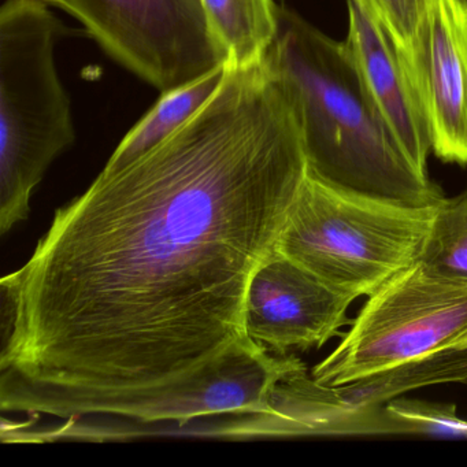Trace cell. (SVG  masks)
<instances>
[{
    "label": "cell",
    "mask_w": 467,
    "mask_h": 467,
    "mask_svg": "<svg viewBox=\"0 0 467 467\" xmlns=\"http://www.w3.org/2000/svg\"><path fill=\"white\" fill-rule=\"evenodd\" d=\"M305 368L299 359L277 355L247 337L201 374L117 420L177 429L221 415L273 414V393L281 379Z\"/></svg>",
    "instance_id": "cell-9"
},
{
    "label": "cell",
    "mask_w": 467,
    "mask_h": 467,
    "mask_svg": "<svg viewBox=\"0 0 467 467\" xmlns=\"http://www.w3.org/2000/svg\"><path fill=\"white\" fill-rule=\"evenodd\" d=\"M461 4L463 5L464 7H467V0H461Z\"/></svg>",
    "instance_id": "cell-16"
},
{
    "label": "cell",
    "mask_w": 467,
    "mask_h": 467,
    "mask_svg": "<svg viewBox=\"0 0 467 467\" xmlns=\"http://www.w3.org/2000/svg\"><path fill=\"white\" fill-rule=\"evenodd\" d=\"M210 34L231 69L262 64L278 34L273 0H202Z\"/></svg>",
    "instance_id": "cell-11"
},
{
    "label": "cell",
    "mask_w": 467,
    "mask_h": 467,
    "mask_svg": "<svg viewBox=\"0 0 467 467\" xmlns=\"http://www.w3.org/2000/svg\"><path fill=\"white\" fill-rule=\"evenodd\" d=\"M67 34L43 0L0 9V234L28 218L51 163L76 140L59 78L57 42Z\"/></svg>",
    "instance_id": "cell-3"
},
{
    "label": "cell",
    "mask_w": 467,
    "mask_h": 467,
    "mask_svg": "<svg viewBox=\"0 0 467 467\" xmlns=\"http://www.w3.org/2000/svg\"><path fill=\"white\" fill-rule=\"evenodd\" d=\"M308 171L296 99L266 62L151 151L99 174L0 283L4 412L124 417L250 336L248 285Z\"/></svg>",
    "instance_id": "cell-1"
},
{
    "label": "cell",
    "mask_w": 467,
    "mask_h": 467,
    "mask_svg": "<svg viewBox=\"0 0 467 467\" xmlns=\"http://www.w3.org/2000/svg\"><path fill=\"white\" fill-rule=\"evenodd\" d=\"M338 434H418L467 439V420L458 414L455 404L395 398L352 415Z\"/></svg>",
    "instance_id": "cell-13"
},
{
    "label": "cell",
    "mask_w": 467,
    "mask_h": 467,
    "mask_svg": "<svg viewBox=\"0 0 467 467\" xmlns=\"http://www.w3.org/2000/svg\"><path fill=\"white\" fill-rule=\"evenodd\" d=\"M265 62L296 99L308 168L317 176L415 206L444 199L385 127L343 42L280 6L277 37Z\"/></svg>",
    "instance_id": "cell-2"
},
{
    "label": "cell",
    "mask_w": 467,
    "mask_h": 467,
    "mask_svg": "<svg viewBox=\"0 0 467 467\" xmlns=\"http://www.w3.org/2000/svg\"><path fill=\"white\" fill-rule=\"evenodd\" d=\"M420 261L440 275L467 283V193L437 204Z\"/></svg>",
    "instance_id": "cell-14"
},
{
    "label": "cell",
    "mask_w": 467,
    "mask_h": 467,
    "mask_svg": "<svg viewBox=\"0 0 467 467\" xmlns=\"http://www.w3.org/2000/svg\"><path fill=\"white\" fill-rule=\"evenodd\" d=\"M354 302L275 250L248 285L245 333L277 355L321 348L348 324L347 313Z\"/></svg>",
    "instance_id": "cell-8"
},
{
    "label": "cell",
    "mask_w": 467,
    "mask_h": 467,
    "mask_svg": "<svg viewBox=\"0 0 467 467\" xmlns=\"http://www.w3.org/2000/svg\"><path fill=\"white\" fill-rule=\"evenodd\" d=\"M347 7L348 31L343 43L363 87L396 143L420 173L429 174L428 160L433 154L431 130L398 50L357 0H347Z\"/></svg>",
    "instance_id": "cell-10"
},
{
    "label": "cell",
    "mask_w": 467,
    "mask_h": 467,
    "mask_svg": "<svg viewBox=\"0 0 467 467\" xmlns=\"http://www.w3.org/2000/svg\"><path fill=\"white\" fill-rule=\"evenodd\" d=\"M396 50L433 154L467 168V16L461 0H431L409 45Z\"/></svg>",
    "instance_id": "cell-7"
},
{
    "label": "cell",
    "mask_w": 467,
    "mask_h": 467,
    "mask_svg": "<svg viewBox=\"0 0 467 467\" xmlns=\"http://www.w3.org/2000/svg\"><path fill=\"white\" fill-rule=\"evenodd\" d=\"M464 9H466V16H467V7H464Z\"/></svg>",
    "instance_id": "cell-18"
},
{
    "label": "cell",
    "mask_w": 467,
    "mask_h": 467,
    "mask_svg": "<svg viewBox=\"0 0 467 467\" xmlns=\"http://www.w3.org/2000/svg\"><path fill=\"white\" fill-rule=\"evenodd\" d=\"M228 67L220 65L206 75L162 92L149 113L128 132L103 171L114 173L135 162L187 124L223 86Z\"/></svg>",
    "instance_id": "cell-12"
},
{
    "label": "cell",
    "mask_w": 467,
    "mask_h": 467,
    "mask_svg": "<svg viewBox=\"0 0 467 467\" xmlns=\"http://www.w3.org/2000/svg\"><path fill=\"white\" fill-rule=\"evenodd\" d=\"M463 349L467 283L418 259L368 295L343 340L313 368L311 379L322 387H343Z\"/></svg>",
    "instance_id": "cell-5"
},
{
    "label": "cell",
    "mask_w": 467,
    "mask_h": 467,
    "mask_svg": "<svg viewBox=\"0 0 467 467\" xmlns=\"http://www.w3.org/2000/svg\"><path fill=\"white\" fill-rule=\"evenodd\" d=\"M43 2H45V4H48V0H43Z\"/></svg>",
    "instance_id": "cell-17"
},
{
    "label": "cell",
    "mask_w": 467,
    "mask_h": 467,
    "mask_svg": "<svg viewBox=\"0 0 467 467\" xmlns=\"http://www.w3.org/2000/svg\"><path fill=\"white\" fill-rule=\"evenodd\" d=\"M125 69L162 92L225 64L202 0H48Z\"/></svg>",
    "instance_id": "cell-6"
},
{
    "label": "cell",
    "mask_w": 467,
    "mask_h": 467,
    "mask_svg": "<svg viewBox=\"0 0 467 467\" xmlns=\"http://www.w3.org/2000/svg\"><path fill=\"white\" fill-rule=\"evenodd\" d=\"M437 204L347 190L308 168L275 251L352 300L368 297L420 259Z\"/></svg>",
    "instance_id": "cell-4"
},
{
    "label": "cell",
    "mask_w": 467,
    "mask_h": 467,
    "mask_svg": "<svg viewBox=\"0 0 467 467\" xmlns=\"http://www.w3.org/2000/svg\"><path fill=\"white\" fill-rule=\"evenodd\" d=\"M382 26L396 48H403L414 36L431 0H357Z\"/></svg>",
    "instance_id": "cell-15"
}]
</instances>
